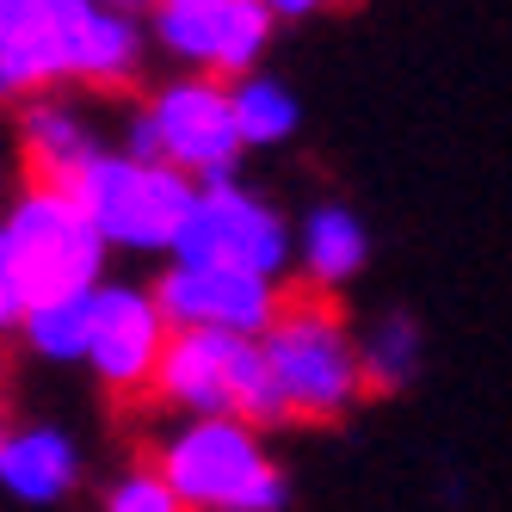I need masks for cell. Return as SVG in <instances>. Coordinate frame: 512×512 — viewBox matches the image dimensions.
<instances>
[{"mask_svg": "<svg viewBox=\"0 0 512 512\" xmlns=\"http://www.w3.org/2000/svg\"><path fill=\"white\" fill-rule=\"evenodd\" d=\"M142 457L186 512H290V469L247 420H167Z\"/></svg>", "mask_w": 512, "mask_h": 512, "instance_id": "6da1fadb", "label": "cell"}, {"mask_svg": "<svg viewBox=\"0 0 512 512\" xmlns=\"http://www.w3.org/2000/svg\"><path fill=\"white\" fill-rule=\"evenodd\" d=\"M272 383L284 395L290 426H340L352 420L371 389H364V358H358V327L346 321L340 297H315V290H290L284 315L260 340Z\"/></svg>", "mask_w": 512, "mask_h": 512, "instance_id": "7a4b0ae2", "label": "cell"}, {"mask_svg": "<svg viewBox=\"0 0 512 512\" xmlns=\"http://www.w3.org/2000/svg\"><path fill=\"white\" fill-rule=\"evenodd\" d=\"M118 149L136 161H161L173 173H186L192 186H223V179H241L247 142L235 130V99L229 81L210 75H161L149 81L118 130Z\"/></svg>", "mask_w": 512, "mask_h": 512, "instance_id": "3957f363", "label": "cell"}, {"mask_svg": "<svg viewBox=\"0 0 512 512\" xmlns=\"http://www.w3.org/2000/svg\"><path fill=\"white\" fill-rule=\"evenodd\" d=\"M149 401L173 420H247L266 438L290 426L266 346L229 334H173Z\"/></svg>", "mask_w": 512, "mask_h": 512, "instance_id": "277c9868", "label": "cell"}, {"mask_svg": "<svg viewBox=\"0 0 512 512\" xmlns=\"http://www.w3.org/2000/svg\"><path fill=\"white\" fill-rule=\"evenodd\" d=\"M68 192L81 198V210L93 216L105 247L136 253V260H173L179 235L192 223V204H198V186L186 173H173L161 161H136V155L118 149V142Z\"/></svg>", "mask_w": 512, "mask_h": 512, "instance_id": "5b68a950", "label": "cell"}, {"mask_svg": "<svg viewBox=\"0 0 512 512\" xmlns=\"http://www.w3.org/2000/svg\"><path fill=\"white\" fill-rule=\"evenodd\" d=\"M0 235L13 247V266L25 278L31 303L50 297H93L105 284V260L112 247L93 229V216L68 186H25L0 204Z\"/></svg>", "mask_w": 512, "mask_h": 512, "instance_id": "8992f818", "label": "cell"}, {"mask_svg": "<svg viewBox=\"0 0 512 512\" xmlns=\"http://www.w3.org/2000/svg\"><path fill=\"white\" fill-rule=\"evenodd\" d=\"M173 260L186 266H229V272H253V278H290L297 272V223L247 179H223L204 186L192 204V223L179 235Z\"/></svg>", "mask_w": 512, "mask_h": 512, "instance_id": "52a82bcc", "label": "cell"}, {"mask_svg": "<svg viewBox=\"0 0 512 512\" xmlns=\"http://www.w3.org/2000/svg\"><path fill=\"white\" fill-rule=\"evenodd\" d=\"M278 38V19L266 0H198V7H161L149 13V44L173 62V75H210V81H241L260 75Z\"/></svg>", "mask_w": 512, "mask_h": 512, "instance_id": "ba28073f", "label": "cell"}, {"mask_svg": "<svg viewBox=\"0 0 512 512\" xmlns=\"http://www.w3.org/2000/svg\"><path fill=\"white\" fill-rule=\"evenodd\" d=\"M173 321L155 297V284H130V278H105L93 290V340L81 371L112 395V401H149L155 371L167 358Z\"/></svg>", "mask_w": 512, "mask_h": 512, "instance_id": "9c48e42d", "label": "cell"}, {"mask_svg": "<svg viewBox=\"0 0 512 512\" xmlns=\"http://www.w3.org/2000/svg\"><path fill=\"white\" fill-rule=\"evenodd\" d=\"M149 284L173 321V334L266 340L272 321L290 303V284H278V278H253V272H229V266H186V260H167Z\"/></svg>", "mask_w": 512, "mask_h": 512, "instance_id": "30bf717a", "label": "cell"}, {"mask_svg": "<svg viewBox=\"0 0 512 512\" xmlns=\"http://www.w3.org/2000/svg\"><path fill=\"white\" fill-rule=\"evenodd\" d=\"M13 149L31 186H75L112 142L93 130L87 105L75 93H44L13 112Z\"/></svg>", "mask_w": 512, "mask_h": 512, "instance_id": "8fae6325", "label": "cell"}, {"mask_svg": "<svg viewBox=\"0 0 512 512\" xmlns=\"http://www.w3.org/2000/svg\"><path fill=\"white\" fill-rule=\"evenodd\" d=\"M81 482H87V451L75 432L56 420H13V438L0 451V494L31 512H56L81 494Z\"/></svg>", "mask_w": 512, "mask_h": 512, "instance_id": "7c38bea8", "label": "cell"}, {"mask_svg": "<svg viewBox=\"0 0 512 512\" xmlns=\"http://www.w3.org/2000/svg\"><path fill=\"white\" fill-rule=\"evenodd\" d=\"M371 266V223L340 204V198H315L297 216V290H315V297H340L352 278H364Z\"/></svg>", "mask_w": 512, "mask_h": 512, "instance_id": "4fadbf2b", "label": "cell"}, {"mask_svg": "<svg viewBox=\"0 0 512 512\" xmlns=\"http://www.w3.org/2000/svg\"><path fill=\"white\" fill-rule=\"evenodd\" d=\"M358 358H364V389L371 401L389 395H408L420 383V364H426V327L414 309H377L371 321L358 327Z\"/></svg>", "mask_w": 512, "mask_h": 512, "instance_id": "5bb4252c", "label": "cell"}, {"mask_svg": "<svg viewBox=\"0 0 512 512\" xmlns=\"http://www.w3.org/2000/svg\"><path fill=\"white\" fill-rule=\"evenodd\" d=\"M229 99H235V130H241L247 149H284V142L303 130V99L284 75H272V68L229 81Z\"/></svg>", "mask_w": 512, "mask_h": 512, "instance_id": "9a60e30c", "label": "cell"}, {"mask_svg": "<svg viewBox=\"0 0 512 512\" xmlns=\"http://www.w3.org/2000/svg\"><path fill=\"white\" fill-rule=\"evenodd\" d=\"M87 340H93V297H50L25 309L19 346L38 364H87Z\"/></svg>", "mask_w": 512, "mask_h": 512, "instance_id": "2e32d148", "label": "cell"}, {"mask_svg": "<svg viewBox=\"0 0 512 512\" xmlns=\"http://www.w3.org/2000/svg\"><path fill=\"white\" fill-rule=\"evenodd\" d=\"M99 512H186V506H179V494L167 488V475H161L149 457H136V463H124L118 475H105Z\"/></svg>", "mask_w": 512, "mask_h": 512, "instance_id": "e0dca14e", "label": "cell"}, {"mask_svg": "<svg viewBox=\"0 0 512 512\" xmlns=\"http://www.w3.org/2000/svg\"><path fill=\"white\" fill-rule=\"evenodd\" d=\"M25 309H31V297H25V278H19V266H13V247H7V235H0V346H7V340H19Z\"/></svg>", "mask_w": 512, "mask_h": 512, "instance_id": "ac0fdd59", "label": "cell"}, {"mask_svg": "<svg viewBox=\"0 0 512 512\" xmlns=\"http://www.w3.org/2000/svg\"><path fill=\"white\" fill-rule=\"evenodd\" d=\"M334 7H346V0H266V13L278 25H303V19H321V13H334Z\"/></svg>", "mask_w": 512, "mask_h": 512, "instance_id": "d6986e66", "label": "cell"}, {"mask_svg": "<svg viewBox=\"0 0 512 512\" xmlns=\"http://www.w3.org/2000/svg\"><path fill=\"white\" fill-rule=\"evenodd\" d=\"M99 7H112V13H142V19H149L155 0H99Z\"/></svg>", "mask_w": 512, "mask_h": 512, "instance_id": "ffe728a7", "label": "cell"}, {"mask_svg": "<svg viewBox=\"0 0 512 512\" xmlns=\"http://www.w3.org/2000/svg\"><path fill=\"white\" fill-rule=\"evenodd\" d=\"M7 438H13V420H7V414H0V451H7Z\"/></svg>", "mask_w": 512, "mask_h": 512, "instance_id": "44dd1931", "label": "cell"}, {"mask_svg": "<svg viewBox=\"0 0 512 512\" xmlns=\"http://www.w3.org/2000/svg\"><path fill=\"white\" fill-rule=\"evenodd\" d=\"M155 7H161V0H155ZM173 7H198V0H173Z\"/></svg>", "mask_w": 512, "mask_h": 512, "instance_id": "7402d4cb", "label": "cell"}, {"mask_svg": "<svg viewBox=\"0 0 512 512\" xmlns=\"http://www.w3.org/2000/svg\"><path fill=\"white\" fill-rule=\"evenodd\" d=\"M0 204H7V198H0Z\"/></svg>", "mask_w": 512, "mask_h": 512, "instance_id": "603a6c76", "label": "cell"}]
</instances>
